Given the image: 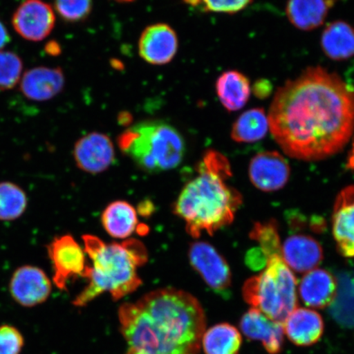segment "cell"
Wrapping results in <instances>:
<instances>
[{
  "mask_svg": "<svg viewBox=\"0 0 354 354\" xmlns=\"http://www.w3.org/2000/svg\"><path fill=\"white\" fill-rule=\"evenodd\" d=\"M322 51L334 61H344L354 56V28L344 21L330 22L323 30Z\"/></svg>",
  "mask_w": 354,
  "mask_h": 354,
  "instance_id": "cell-22",
  "label": "cell"
},
{
  "mask_svg": "<svg viewBox=\"0 0 354 354\" xmlns=\"http://www.w3.org/2000/svg\"><path fill=\"white\" fill-rule=\"evenodd\" d=\"M202 344L205 354H239L242 337L234 326L220 323L205 332Z\"/></svg>",
  "mask_w": 354,
  "mask_h": 354,
  "instance_id": "cell-25",
  "label": "cell"
},
{
  "mask_svg": "<svg viewBox=\"0 0 354 354\" xmlns=\"http://www.w3.org/2000/svg\"><path fill=\"white\" fill-rule=\"evenodd\" d=\"M54 269L53 281L60 290H66L72 279L82 277L86 268V252L72 236L57 237L48 246Z\"/></svg>",
  "mask_w": 354,
  "mask_h": 354,
  "instance_id": "cell-8",
  "label": "cell"
},
{
  "mask_svg": "<svg viewBox=\"0 0 354 354\" xmlns=\"http://www.w3.org/2000/svg\"><path fill=\"white\" fill-rule=\"evenodd\" d=\"M185 3L199 10L216 13L234 15L241 12L253 2V0H183Z\"/></svg>",
  "mask_w": 354,
  "mask_h": 354,
  "instance_id": "cell-31",
  "label": "cell"
},
{
  "mask_svg": "<svg viewBox=\"0 0 354 354\" xmlns=\"http://www.w3.org/2000/svg\"><path fill=\"white\" fill-rule=\"evenodd\" d=\"M56 16L51 6L43 0H25L12 17L15 32L26 41L39 42L54 30Z\"/></svg>",
  "mask_w": 354,
  "mask_h": 354,
  "instance_id": "cell-9",
  "label": "cell"
},
{
  "mask_svg": "<svg viewBox=\"0 0 354 354\" xmlns=\"http://www.w3.org/2000/svg\"><path fill=\"white\" fill-rule=\"evenodd\" d=\"M126 354H194L201 351L206 316L192 295L174 288L146 294L118 310Z\"/></svg>",
  "mask_w": 354,
  "mask_h": 354,
  "instance_id": "cell-2",
  "label": "cell"
},
{
  "mask_svg": "<svg viewBox=\"0 0 354 354\" xmlns=\"http://www.w3.org/2000/svg\"><path fill=\"white\" fill-rule=\"evenodd\" d=\"M10 41V35L8 32V30L2 24V21H0V50L3 48L4 46H6Z\"/></svg>",
  "mask_w": 354,
  "mask_h": 354,
  "instance_id": "cell-35",
  "label": "cell"
},
{
  "mask_svg": "<svg viewBox=\"0 0 354 354\" xmlns=\"http://www.w3.org/2000/svg\"><path fill=\"white\" fill-rule=\"evenodd\" d=\"M282 326L287 338L299 347H308L317 344L324 332V322L322 316L309 308H296Z\"/></svg>",
  "mask_w": 354,
  "mask_h": 354,
  "instance_id": "cell-17",
  "label": "cell"
},
{
  "mask_svg": "<svg viewBox=\"0 0 354 354\" xmlns=\"http://www.w3.org/2000/svg\"><path fill=\"white\" fill-rule=\"evenodd\" d=\"M64 85V74L60 68L37 66L21 77L20 90L26 98L43 102L55 98Z\"/></svg>",
  "mask_w": 354,
  "mask_h": 354,
  "instance_id": "cell-16",
  "label": "cell"
},
{
  "mask_svg": "<svg viewBox=\"0 0 354 354\" xmlns=\"http://www.w3.org/2000/svg\"><path fill=\"white\" fill-rule=\"evenodd\" d=\"M82 239L92 266H86L83 277L88 285L73 300L75 306L86 307L104 292L114 301L120 300L142 285L137 272L148 261L142 243L131 239L122 243H107L91 234Z\"/></svg>",
  "mask_w": 354,
  "mask_h": 354,
  "instance_id": "cell-4",
  "label": "cell"
},
{
  "mask_svg": "<svg viewBox=\"0 0 354 354\" xmlns=\"http://www.w3.org/2000/svg\"><path fill=\"white\" fill-rule=\"evenodd\" d=\"M299 291L301 299L308 307L326 308L334 302L337 280L324 269H314L301 280Z\"/></svg>",
  "mask_w": 354,
  "mask_h": 354,
  "instance_id": "cell-19",
  "label": "cell"
},
{
  "mask_svg": "<svg viewBox=\"0 0 354 354\" xmlns=\"http://www.w3.org/2000/svg\"><path fill=\"white\" fill-rule=\"evenodd\" d=\"M24 63L21 57L11 51L0 50V91L15 88L21 79Z\"/></svg>",
  "mask_w": 354,
  "mask_h": 354,
  "instance_id": "cell-29",
  "label": "cell"
},
{
  "mask_svg": "<svg viewBox=\"0 0 354 354\" xmlns=\"http://www.w3.org/2000/svg\"><path fill=\"white\" fill-rule=\"evenodd\" d=\"M249 172L251 183L256 188L272 192L285 187L290 178V169L281 153L266 151L252 158Z\"/></svg>",
  "mask_w": 354,
  "mask_h": 354,
  "instance_id": "cell-12",
  "label": "cell"
},
{
  "mask_svg": "<svg viewBox=\"0 0 354 354\" xmlns=\"http://www.w3.org/2000/svg\"><path fill=\"white\" fill-rule=\"evenodd\" d=\"M246 263L252 270H260L266 267L268 259L259 248L252 249L246 255Z\"/></svg>",
  "mask_w": 354,
  "mask_h": 354,
  "instance_id": "cell-33",
  "label": "cell"
},
{
  "mask_svg": "<svg viewBox=\"0 0 354 354\" xmlns=\"http://www.w3.org/2000/svg\"><path fill=\"white\" fill-rule=\"evenodd\" d=\"M336 0H288L286 12L296 28L313 30L324 24Z\"/></svg>",
  "mask_w": 354,
  "mask_h": 354,
  "instance_id": "cell-20",
  "label": "cell"
},
{
  "mask_svg": "<svg viewBox=\"0 0 354 354\" xmlns=\"http://www.w3.org/2000/svg\"><path fill=\"white\" fill-rule=\"evenodd\" d=\"M46 48L48 54H51L52 55H57L59 53V47L55 42L48 44Z\"/></svg>",
  "mask_w": 354,
  "mask_h": 354,
  "instance_id": "cell-36",
  "label": "cell"
},
{
  "mask_svg": "<svg viewBox=\"0 0 354 354\" xmlns=\"http://www.w3.org/2000/svg\"><path fill=\"white\" fill-rule=\"evenodd\" d=\"M216 91L223 107L236 112L245 107L251 94V86L245 75L238 71H227L216 80Z\"/></svg>",
  "mask_w": 354,
  "mask_h": 354,
  "instance_id": "cell-21",
  "label": "cell"
},
{
  "mask_svg": "<svg viewBox=\"0 0 354 354\" xmlns=\"http://www.w3.org/2000/svg\"><path fill=\"white\" fill-rule=\"evenodd\" d=\"M281 257L288 267L304 273L313 271L323 259V250L315 239L304 234L287 238L281 246Z\"/></svg>",
  "mask_w": 354,
  "mask_h": 354,
  "instance_id": "cell-18",
  "label": "cell"
},
{
  "mask_svg": "<svg viewBox=\"0 0 354 354\" xmlns=\"http://www.w3.org/2000/svg\"><path fill=\"white\" fill-rule=\"evenodd\" d=\"M189 259L210 289L219 295L228 293L232 287V272L227 261L209 243L196 241L189 246Z\"/></svg>",
  "mask_w": 354,
  "mask_h": 354,
  "instance_id": "cell-7",
  "label": "cell"
},
{
  "mask_svg": "<svg viewBox=\"0 0 354 354\" xmlns=\"http://www.w3.org/2000/svg\"><path fill=\"white\" fill-rule=\"evenodd\" d=\"M265 270L243 286V298L270 319L284 322L298 307L297 281L281 255L268 259Z\"/></svg>",
  "mask_w": 354,
  "mask_h": 354,
  "instance_id": "cell-6",
  "label": "cell"
},
{
  "mask_svg": "<svg viewBox=\"0 0 354 354\" xmlns=\"http://www.w3.org/2000/svg\"><path fill=\"white\" fill-rule=\"evenodd\" d=\"M115 1L120 2V3H130L134 1V0H115Z\"/></svg>",
  "mask_w": 354,
  "mask_h": 354,
  "instance_id": "cell-38",
  "label": "cell"
},
{
  "mask_svg": "<svg viewBox=\"0 0 354 354\" xmlns=\"http://www.w3.org/2000/svg\"><path fill=\"white\" fill-rule=\"evenodd\" d=\"M336 280L337 292L330 306V316L340 326L354 329V271L343 272Z\"/></svg>",
  "mask_w": 354,
  "mask_h": 354,
  "instance_id": "cell-24",
  "label": "cell"
},
{
  "mask_svg": "<svg viewBox=\"0 0 354 354\" xmlns=\"http://www.w3.org/2000/svg\"><path fill=\"white\" fill-rule=\"evenodd\" d=\"M28 205L26 194L17 185L0 183V220L12 221L19 218Z\"/></svg>",
  "mask_w": 354,
  "mask_h": 354,
  "instance_id": "cell-27",
  "label": "cell"
},
{
  "mask_svg": "<svg viewBox=\"0 0 354 354\" xmlns=\"http://www.w3.org/2000/svg\"><path fill=\"white\" fill-rule=\"evenodd\" d=\"M118 143L124 154L150 174L175 169L187 152L183 135L163 121L137 123L118 136Z\"/></svg>",
  "mask_w": 354,
  "mask_h": 354,
  "instance_id": "cell-5",
  "label": "cell"
},
{
  "mask_svg": "<svg viewBox=\"0 0 354 354\" xmlns=\"http://www.w3.org/2000/svg\"><path fill=\"white\" fill-rule=\"evenodd\" d=\"M253 91L255 96L258 97L259 99L264 100L268 98L272 91V84L270 83L268 80H259V81L254 83Z\"/></svg>",
  "mask_w": 354,
  "mask_h": 354,
  "instance_id": "cell-34",
  "label": "cell"
},
{
  "mask_svg": "<svg viewBox=\"0 0 354 354\" xmlns=\"http://www.w3.org/2000/svg\"><path fill=\"white\" fill-rule=\"evenodd\" d=\"M240 328L248 339L262 344L269 354L282 351L285 333L281 323L270 319L258 309L251 308L243 314Z\"/></svg>",
  "mask_w": 354,
  "mask_h": 354,
  "instance_id": "cell-15",
  "label": "cell"
},
{
  "mask_svg": "<svg viewBox=\"0 0 354 354\" xmlns=\"http://www.w3.org/2000/svg\"><path fill=\"white\" fill-rule=\"evenodd\" d=\"M347 167L349 169L354 171V141L352 146L351 153L348 155Z\"/></svg>",
  "mask_w": 354,
  "mask_h": 354,
  "instance_id": "cell-37",
  "label": "cell"
},
{
  "mask_svg": "<svg viewBox=\"0 0 354 354\" xmlns=\"http://www.w3.org/2000/svg\"><path fill=\"white\" fill-rule=\"evenodd\" d=\"M197 174L185 185L174 207L184 221L190 236L214 234L234 221L242 205V196L228 185L231 165L223 153L207 150L197 166Z\"/></svg>",
  "mask_w": 354,
  "mask_h": 354,
  "instance_id": "cell-3",
  "label": "cell"
},
{
  "mask_svg": "<svg viewBox=\"0 0 354 354\" xmlns=\"http://www.w3.org/2000/svg\"><path fill=\"white\" fill-rule=\"evenodd\" d=\"M274 139L288 156L311 162L342 151L354 132V88L312 66L278 88L268 114Z\"/></svg>",
  "mask_w": 354,
  "mask_h": 354,
  "instance_id": "cell-1",
  "label": "cell"
},
{
  "mask_svg": "<svg viewBox=\"0 0 354 354\" xmlns=\"http://www.w3.org/2000/svg\"><path fill=\"white\" fill-rule=\"evenodd\" d=\"M178 50V38L169 25L149 26L141 34L139 54L148 64L162 66L169 64Z\"/></svg>",
  "mask_w": 354,
  "mask_h": 354,
  "instance_id": "cell-11",
  "label": "cell"
},
{
  "mask_svg": "<svg viewBox=\"0 0 354 354\" xmlns=\"http://www.w3.org/2000/svg\"><path fill=\"white\" fill-rule=\"evenodd\" d=\"M332 232L339 254L354 257V185L344 188L335 199Z\"/></svg>",
  "mask_w": 354,
  "mask_h": 354,
  "instance_id": "cell-14",
  "label": "cell"
},
{
  "mask_svg": "<svg viewBox=\"0 0 354 354\" xmlns=\"http://www.w3.org/2000/svg\"><path fill=\"white\" fill-rule=\"evenodd\" d=\"M73 156L80 169L98 174L108 169L115 159V149L108 136L88 133L74 146Z\"/></svg>",
  "mask_w": 354,
  "mask_h": 354,
  "instance_id": "cell-10",
  "label": "cell"
},
{
  "mask_svg": "<svg viewBox=\"0 0 354 354\" xmlns=\"http://www.w3.org/2000/svg\"><path fill=\"white\" fill-rule=\"evenodd\" d=\"M10 288L12 298L24 307L44 303L52 290L51 281L46 274L32 266H24L16 270Z\"/></svg>",
  "mask_w": 354,
  "mask_h": 354,
  "instance_id": "cell-13",
  "label": "cell"
},
{
  "mask_svg": "<svg viewBox=\"0 0 354 354\" xmlns=\"http://www.w3.org/2000/svg\"><path fill=\"white\" fill-rule=\"evenodd\" d=\"M24 339L15 327L0 326V354H20Z\"/></svg>",
  "mask_w": 354,
  "mask_h": 354,
  "instance_id": "cell-32",
  "label": "cell"
},
{
  "mask_svg": "<svg viewBox=\"0 0 354 354\" xmlns=\"http://www.w3.org/2000/svg\"><path fill=\"white\" fill-rule=\"evenodd\" d=\"M101 220L105 231L116 239L131 236L138 225L136 210L126 201L111 203L102 214Z\"/></svg>",
  "mask_w": 354,
  "mask_h": 354,
  "instance_id": "cell-23",
  "label": "cell"
},
{
  "mask_svg": "<svg viewBox=\"0 0 354 354\" xmlns=\"http://www.w3.org/2000/svg\"><path fill=\"white\" fill-rule=\"evenodd\" d=\"M269 129L268 117L263 109L246 111L234 123L232 138L238 143H254L264 138Z\"/></svg>",
  "mask_w": 354,
  "mask_h": 354,
  "instance_id": "cell-26",
  "label": "cell"
},
{
  "mask_svg": "<svg viewBox=\"0 0 354 354\" xmlns=\"http://www.w3.org/2000/svg\"><path fill=\"white\" fill-rule=\"evenodd\" d=\"M250 237L259 243V249L267 259L272 256L281 255L280 234L275 221L255 223Z\"/></svg>",
  "mask_w": 354,
  "mask_h": 354,
  "instance_id": "cell-28",
  "label": "cell"
},
{
  "mask_svg": "<svg viewBox=\"0 0 354 354\" xmlns=\"http://www.w3.org/2000/svg\"><path fill=\"white\" fill-rule=\"evenodd\" d=\"M55 8L62 19L77 24L91 15L92 0H55Z\"/></svg>",
  "mask_w": 354,
  "mask_h": 354,
  "instance_id": "cell-30",
  "label": "cell"
}]
</instances>
